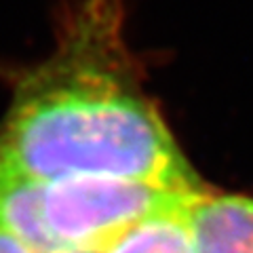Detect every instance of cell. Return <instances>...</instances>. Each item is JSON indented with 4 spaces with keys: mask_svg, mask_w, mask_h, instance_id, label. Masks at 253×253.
Listing matches in <instances>:
<instances>
[{
    "mask_svg": "<svg viewBox=\"0 0 253 253\" xmlns=\"http://www.w3.org/2000/svg\"><path fill=\"white\" fill-rule=\"evenodd\" d=\"M0 163L38 181L101 175L203 190L141 91L108 0H89L53 57L17 86Z\"/></svg>",
    "mask_w": 253,
    "mask_h": 253,
    "instance_id": "1",
    "label": "cell"
},
{
    "mask_svg": "<svg viewBox=\"0 0 253 253\" xmlns=\"http://www.w3.org/2000/svg\"><path fill=\"white\" fill-rule=\"evenodd\" d=\"M190 194L199 192L101 175L42 181L41 207L51 253H99L141 217Z\"/></svg>",
    "mask_w": 253,
    "mask_h": 253,
    "instance_id": "2",
    "label": "cell"
},
{
    "mask_svg": "<svg viewBox=\"0 0 253 253\" xmlns=\"http://www.w3.org/2000/svg\"><path fill=\"white\" fill-rule=\"evenodd\" d=\"M192 228L194 253H253V196L199 194Z\"/></svg>",
    "mask_w": 253,
    "mask_h": 253,
    "instance_id": "3",
    "label": "cell"
},
{
    "mask_svg": "<svg viewBox=\"0 0 253 253\" xmlns=\"http://www.w3.org/2000/svg\"><path fill=\"white\" fill-rule=\"evenodd\" d=\"M199 194L181 196L141 217L99 253H194L192 203Z\"/></svg>",
    "mask_w": 253,
    "mask_h": 253,
    "instance_id": "4",
    "label": "cell"
},
{
    "mask_svg": "<svg viewBox=\"0 0 253 253\" xmlns=\"http://www.w3.org/2000/svg\"><path fill=\"white\" fill-rule=\"evenodd\" d=\"M0 253H34V251L0 228Z\"/></svg>",
    "mask_w": 253,
    "mask_h": 253,
    "instance_id": "5",
    "label": "cell"
}]
</instances>
